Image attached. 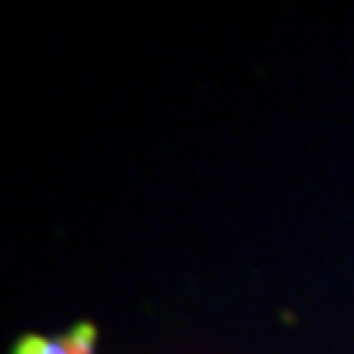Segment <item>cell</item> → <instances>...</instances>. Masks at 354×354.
I'll return each instance as SVG.
<instances>
[{
  "instance_id": "6da1fadb",
  "label": "cell",
  "mask_w": 354,
  "mask_h": 354,
  "mask_svg": "<svg viewBox=\"0 0 354 354\" xmlns=\"http://www.w3.org/2000/svg\"><path fill=\"white\" fill-rule=\"evenodd\" d=\"M92 342H95V331L88 325H79L73 335H63V338L26 335L13 354H92Z\"/></svg>"
}]
</instances>
